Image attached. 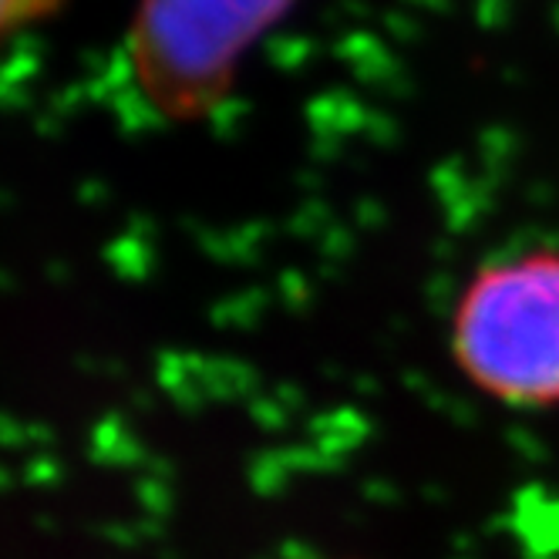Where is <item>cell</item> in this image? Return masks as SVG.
I'll return each mask as SVG.
<instances>
[{
    "label": "cell",
    "instance_id": "7a4b0ae2",
    "mask_svg": "<svg viewBox=\"0 0 559 559\" xmlns=\"http://www.w3.org/2000/svg\"><path fill=\"white\" fill-rule=\"evenodd\" d=\"M294 0H142L132 24V74L145 102L189 122L213 111L239 64Z\"/></svg>",
    "mask_w": 559,
    "mask_h": 559
},
{
    "label": "cell",
    "instance_id": "6da1fadb",
    "mask_svg": "<svg viewBox=\"0 0 559 559\" xmlns=\"http://www.w3.org/2000/svg\"><path fill=\"white\" fill-rule=\"evenodd\" d=\"M449 354L502 408H559V250H519L478 266L455 297Z\"/></svg>",
    "mask_w": 559,
    "mask_h": 559
},
{
    "label": "cell",
    "instance_id": "3957f363",
    "mask_svg": "<svg viewBox=\"0 0 559 559\" xmlns=\"http://www.w3.org/2000/svg\"><path fill=\"white\" fill-rule=\"evenodd\" d=\"M64 8V0H0V45L14 34L48 21Z\"/></svg>",
    "mask_w": 559,
    "mask_h": 559
}]
</instances>
